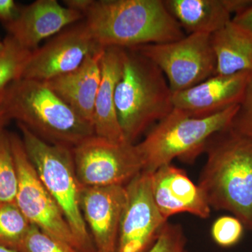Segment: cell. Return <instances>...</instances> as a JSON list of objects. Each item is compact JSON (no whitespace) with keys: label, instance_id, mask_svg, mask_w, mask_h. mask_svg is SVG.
<instances>
[{"label":"cell","instance_id":"cell-1","mask_svg":"<svg viewBox=\"0 0 252 252\" xmlns=\"http://www.w3.org/2000/svg\"><path fill=\"white\" fill-rule=\"evenodd\" d=\"M64 4L84 16L100 47L132 49L163 44L185 36L162 0H67Z\"/></svg>","mask_w":252,"mask_h":252},{"label":"cell","instance_id":"cell-2","mask_svg":"<svg viewBox=\"0 0 252 252\" xmlns=\"http://www.w3.org/2000/svg\"><path fill=\"white\" fill-rule=\"evenodd\" d=\"M198 187L215 210L229 212L252 230V140L229 127L207 142Z\"/></svg>","mask_w":252,"mask_h":252},{"label":"cell","instance_id":"cell-3","mask_svg":"<svg viewBox=\"0 0 252 252\" xmlns=\"http://www.w3.org/2000/svg\"><path fill=\"white\" fill-rule=\"evenodd\" d=\"M1 103L11 120L49 143L73 148L94 135L92 124L74 112L46 82L18 79L6 89Z\"/></svg>","mask_w":252,"mask_h":252},{"label":"cell","instance_id":"cell-4","mask_svg":"<svg viewBox=\"0 0 252 252\" xmlns=\"http://www.w3.org/2000/svg\"><path fill=\"white\" fill-rule=\"evenodd\" d=\"M172 91L162 71L132 49H123V71L116 110L126 141H135L173 110Z\"/></svg>","mask_w":252,"mask_h":252},{"label":"cell","instance_id":"cell-5","mask_svg":"<svg viewBox=\"0 0 252 252\" xmlns=\"http://www.w3.org/2000/svg\"><path fill=\"white\" fill-rule=\"evenodd\" d=\"M238 106L207 118L192 117L174 108L136 144L143 162L142 172L152 173L175 158L193 161L205 152L212 136L229 127Z\"/></svg>","mask_w":252,"mask_h":252},{"label":"cell","instance_id":"cell-6","mask_svg":"<svg viewBox=\"0 0 252 252\" xmlns=\"http://www.w3.org/2000/svg\"><path fill=\"white\" fill-rule=\"evenodd\" d=\"M25 151L43 185L62 210L81 252H95L83 217L81 196L84 187L78 179L72 148L49 143L18 124Z\"/></svg>","mask_w":252,"mask_h":252},{"label":"cell","instance_id":"cell-7","mask_svg":"<svg viewBox=\"0 0 252 252\" xmlns=\"http://www.w3.org/2000/svg\"><path fill=\"white\" fill-rule=\"evenodd\" d=\"M155 64L172 93L187 90L216 74L211 35L193 33L179 40L132 48Z\"/></svg>","mask_w":252,"mask_h":252},{"label":"cell","instance_id":"cell-8","mask_svg":"<svg viewBox=\"0 0 252 252\" xmlns=\"http://www.w3.org/2000/svg\"><path fill=\"white\" fill-rule=\"evenodd\" d=\"M78 179L84 187L126 186L143 170L136 144L93 135L72 148Z\"/></svg>","mask_w":252,"mask_h":252},{"label":"cell","instance_id":"cell-9","mask_svg":"<svg viewBox=\"0 0 252 252\" xmlns=\"http://www.w3.org/2000/svg\"><path fill=\"white\" fill-rule=\"evenodd\" d=\"M18 175L16 203L31 225L80 251L59 205L43 185L28 158L21 137L10 133Z\"/></svg>","mask_w":252,"mask_h":252},{"label":"cell","instance_id":"cell-10","mask_svg":"<svg viewBox=\"0 0 252 252\" xmlns=\"http://www.w3.org/2000/svg\"><path fill=\"white\" fill-rule=\"evenodd\" d=\"M102 49L94 41L83 19L32 51L25 63L21 79L47 82L72 72L88 56Z\"/></svg>","mask_w":252,"mask_h":252},{"label":"cell","instance_id":"cell-11","mask_svg":"<svg viewBox=\"0 0 252 252\" xmlns=\"http://www.w3.org/2000/svg\"><path fill=\"white\" fill-rule=\"evenodd\" d=\"M126 189L127 198L116 252H148L168 220L162 216L154 202L150 173L140 172Z\"/></svg>","mask_w":252,"mask_h":252},{"label":"cell","instance_id":"cell-12","mask_svg":"<svg viewBox=\"0 0 252 252\" xmlns=\"http://www.w3.org/2000/svg\"><path fill=\"white\" fill-rule=\"evenodd\" d=\"M126 198V186L83 189L81 212L95 252L117 251L119 225Z\"/></svg>","mask_w":252,"mask_h":252},{"label":"cell","instance_id":"cell-13","mask_svg":"<svg viewBox=\"0 0 252 252\" xmlns=\"http://www.w3.org/2000/svg\"><path fill=\"white\" fill-rule=\"evenodd\" d=\"M252 77V72L215 74L190 89L173 93L174 108L194 118L216 115L240 104Z\"/></svg>","mask_w":252,"mask_h":252},{"label":"cell","instance_id":"cell-14","mask_svg":"<svg viewBox=\"0 0 252 252\" xmlns=\"http://www.w3.org/2000/svg\"><path fill=\"white\" fill-rule=\"evenodd\" d=\"M83 19L81 12L63 6L57 0H37L20 9L16 18L5 26L8 35L32 52L44 39Z\"/></svg>","mask_w":252,"mask_h":252},{"label":"cell","instance_id":"cell-15","mask_svg":"<svg viewBox=\"0 0 252 252\" xmlns=\"http://www.w3.org/2000/svg\"><path fill=\"white\" fill-rule=\"evenodd\" d=\"M150 174L154 200L165 220L180 213L210 217L212 208L203 192L183 169L170 163Z\"/></svg>","mask_w":252,"mask_h":252},{"label":"cell","instance_id":"cell-16","mask_svg":"<svg viewBox=\"0 0 252 252\" xmlns=\"http://www.w3.org/2000/svg\"><path fill=\"white\" fill-rule=\"evenodd\" d=\"M104 50L88 56L72 72L46 82L74 112L92 125L94 102L100 83L101 59Z\"/></svg>","mask_w":252,"mask_h":252},{"label":"cell","instance_id":"cell-17","mask_svg":"<svg viewBox=\"0 0 252 252\" xmlns=\"http://www.w3.org/2000/svg\"><path fill=\"white\" fill-rule=\"evenodd\" d=\"M123 71V49H104L101 59V79L93 119L94 135L113 141H126L115 105V92ZM127 142V141H126Z\"/></svg>","mask_w":252,"mask_h":252},{"label":"cell","instance_id":"cell-18","mask_svg":"<svg viewBox=\"0 0 252 252\" xmlns=\"http://www.w3.org/2000/svg\"><path fill=\"white\" fill-rule=\"evenodd\" d=\"M164 3L189 34L212 35L232 20L225 0H165Z\"/></svg>","mask_w":252,"mask_h":252},{"label":"cell","instance_id":"cell-19","mask_svg":"<svg viewBox=\"0 0 252 252\" xmlns=\"http://www.w3.org/2000/svg\"><path fill=\"white\" fill-rule=\"evenodd\" d=\"M216 74L252 72V32L230 21L211 35Z\"/></svg>","mask_w":252,"mask_h":252},{"label":"cell","instance_id":"cell-20","mask_svg":"<svg viewBox=\"0 0 252 252\" xmlns=\"http://www.w3.org/2000/svg\"><path fill=\"white\" fill-rule=\"evenodd\" d=\"M31 225L16 203L0 202V245L18 251Z\"/></svg>","mask_w":252,"mask_h":252},{"label":"cell","instance_id":"cell-21","mask_svg":"<svg viewBox=\"0 0 252 252\" xmlns=\"http://www.w3.org/2000/svg\"><path fill=\"white\" fill-rule=\"evenodd\" d=\"M4 42V49L0 52V103L8 87L21 79L25 63L31 54L9 35L6 36Z\"/></svg>","mask_w":252,"mask_h":252},{"label":"cell","instance_id":"cell-22","mask_svg":"<svg viewBox=\"0 0 252 252\" xmlns=\"http://www.w3.org/2000/svg\"><path fill=\"white\" fill-rule=\"evenodd\" d=\"M18 175L9 132L0 135V202L16 203Z\"/></svg>","mask_w":252,"mask_h":252},{"label":"cell","instance_id":"cell-23","mask_svg":"<svg viewBox=\"0 0 252 252\" xmlns=\"http://www.w3.org/2000/svg\"><path fill=\"white\" fill-rule=\"evenodd\" d=\"M18 252H81L67 243L46 234L32 225L20 245Z\"/></svg>","mask_w":252,"mask_h":252},{"label":"cell","instance_id":"cell-24","mask_svg":"<svg viewBox=\"0 0 252 252\" xmlns=\"http://www.w3.org/2000/svg\"><path fill=\"white\" fill-rule=\"evenodd\" d=\"M245 226L233 215H224L217 218L211 228V235L215 243L223 248L235 246L245 233Z\"/></svg>","mask_w":252,"mask_h":252},{"label":"cell","instance_id":"cell-25","mask_svg":"<svg viewBox=\"0 0 252 252\" xmlns=\"http://www.w3.org/2000/svg\"><path fill=\"white\" fill-rule=\"evenodd\" d=\"M187 241L182 225L167 222L148 252H187Z\"/></svg>","mask_w":252,"mask_h":252},{"label":"cell","instance_id":"cell-26","mask_svg":"<svg viewBox=\"0 0 252 252\" xmlns=\"http://www.w3.org/2000/svg\"><path fill=\"white\" fill-rule=\"evenodd\" d=\"M230 126L238 133L252 140V77Z\"/></svg>","mask_w":252,"mask_h":252},{"label":"cell","instance_id":"cell-27","mask_svg":"<svg viewBox=\"0 0 252 252\" xmlns=\"http://www.w3.org/2000/svg\"><path fill=\"white\" fill-rule=\"evenodd\" d=\"M13 0H0V21L7 24L14 20L19 12Z\"/></svg>","mask_w":252,"mask_h":252},{"label":"cell","instance_id":"cell-28","mask_svg":"<svg viewBox=\"0 0 252 252\" xmlns=\"http://www.w3.org/2000/svg\"><path fill=\"white\" fill-rule=\"evenodd\" d=\"M232 21L248 31L252 32V6L242 13L235 15Z\"/></svg>","mask_w":252,"mask_h":252},{"label":"cell","instance_id":"cell-29","mask_svg":"<svg viewBox=\"0 0 252 252\" xmlns=\"http://www.w3.org/2000/svg\"><path fill=\"white\" fill-rule=\"evenodd\" d=\"M11 119H9L7 113L3 107L2 103H0V135L5 131V126Z\"/></svg>","mask_w":252,"mask_h":252},{"label":"cell","instance_id":"cell-30","mask_svg":"<svg viewBox=\"0 0 252 252\" xmlns=\"http://www.w3.org/2000/svg\"><path fill=\"white\" fill-rule=\"evenodd\" d=\"M0 252H19L16 251V250H12V249L6 248V247L1 246V245H0Z\"/></svg>","mask_w":252,"mask_h":252},{"label":"cell","instance_id":"cell-31","mask_svg":"<svg viewBox=\"0 0 252 252\" xmlns=\"http://www.w3.org/2000/svg\"><path fill=\"white\" fill-rule=\"evenodd\" d=\"M4 40L1 41V39H0V52H1V51H2L3 49H4Z\"/></svg>","mask_w":252,"mask_h":252},{"label":"cell","instance_id":"cell-32","mask_svg":"<svg viewBox=\"0 0 252 252\" xmlns=\"http://www.w3.org/2000/svg\"></svg>","mask_w":252,"mask_h":252}]
</instances>
